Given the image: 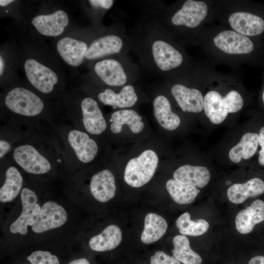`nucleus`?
I'll return each mask as SVG.
<instances>
[{
    "instance_id": "f257e3e1",
    "label": "nucleus",
    "mask_w": 264,
    "mask_h": 264,
    "mask_svg": "<svg viewBox=\"0 0 264 264\" xmlns=\"http://www.w3.org/2000/svg\"><path fill=\"white\" fill-rule=\"evenodd\" d=\"M243 104L242 95L236 90L229 91L224 97L217 91L208 92L204 97V110L214 124L222 123L228 113L240 111Z\"/></svg>"
},
{
    "instance_id": "f03ea898",
    "label": "nucleus",
    "mask_w": 264,
    "mask_h": 264,
    "mask_svg": "<svg viewBox=\"0 0 264 264\" xmlns=\"http://www.w3.org/2000/svg\"><path fill=\"white\" fill-rule=\"evenodd\" d=\"M158 161L157 154L151 149L146 150L138 156L131 158L125 169V182L134 188L145 185L154 176Z\"/></svg>"
},
{
    "instance_id": "7ed1b4c3",
    "label": "nucleus",
    "mask_w": 264,
    "mask_h": 264,
    "mask_svg": "<svg viewBox=\"0 0 264 264\" xmlns=\"http://www.w3.org/2000/svg\"><path fill=\"white\" fill-rule=\"evenodd\" d=\"M4 103L13 113L27 117L39 116L44 108V104L40 97L21 87L10 90L5 97Z\"/></svg>"
},
{
    "instance_id": "20e7f679",
    "label": "nucleus",
    "mask_w": 264,
    "mask_h": 264,
    "mask_svg": "<svg viewBox=\"0 0 264 264\" xmlns=\"http://www.w3.org/2000/svg\"><path fill=\"white\" fill-rule=\"evenodd\" d=\"M13 158L21 168L31 174H47L52 167L49 159L30 144L17 146L13 152Z\"/></svg>"
},
{
    "instance_id": "39448f33",
    "label": "nucleus",
    "mask_w": 264,
    "mask_h": 264,
    "mask_svg": "<svg viewBox=\"0 0 264 264\" xmlns=\"http://www.w3.org/2000/svg\"><path fill=\"white\" fill-rule=\"evenodd\" d=\"M22 210L20 215L10 226L9 231L13 234L22 235L27 234L28 226H32L41 206L38 202L36 193L28 188H23L21 193Z\"/></svg>"
},
{
    "instance_id": "423d86ee",
    "label": "nucleus",
    "mask_w": 264,
    "mask_h": 264,
    "mask_svg": "<svg viewBox=\"0 0 264 264\" xmlns=\"http://www.w3.org/2000/svg\"><path fill=\"white\" fill-rule=\"evenodd\" d=\"M67 219V213L62 206L55 201H48L41 207L32 230L35 233H42L62 226Z\"/></svg>"
},
{
    "instance_id": "0eeeda50",
    "label": "nucleus",
    "mask_w": 264,
    "mask_h": 264,
    "mask_svg": "<svg viewBox=\"0 0 264 264\" xmlns=\"http://www.w3.org/2000/svg\"><path fill=\"white\" fill-rule=\"evenodd\" d=\"M24 68L28 80L37 89L43 93L52 91L58 81L55 72L33 59L25 62Z\"/></svg>"
},
{
    "instance_id": "6e6552de",
    "label": "nucleus",
    "mask_w": 264,
    "mask_h": 264,
    "mask_svg": "<svg viewBox=\"0 0 264 264\" xmlns=\"http://www.w3.org/2000/svg\"><path fill=\"white\" fill-rule=\"evenodd\" d=\"M207 13L208 7L204 2L188 0L173 15L171 22L175 25L195 28L204 20Z\"/></svg>"
},
{
    "instance_id": "1a4fd4ad",
    "label": "nucleus",
    "mask_w": 264,
    "mask_h": 264,
    "mask_svg": "<svg viewBox=\"0 0 264 264\" xmlns=\"http://www.w3.org/2000/svg\"><path fill=\"white\" fill-rule=\"evenodd\" d=\"M213 42L218 48L229 54H247L254 49L253 43L248 37L233 30L219 33Z\"/></svg>"
},
{
    "instance_id": "9d476101",
    "label": "nucleus",
    "mask_w": 264,
    "mask_h": 264,
    "mask_svg": "<svg viewBox=\"0 0 264 264\" xmlns=\"http://www.w3.org/2000/svg\"><path fill=\"white\" fill-rule=\"evenodd\" d=\"M67 141L76 157L82 163H90L98 154L97 142L82 131L70 130L67 134Z\"/></svg>"
},
{
    "instance_id": "9b49d317",
    "label": "nucleus",
    "mask_w": 264,
    "mask_h": 264,
    "mask_svg": "<svg viewBox=\"0 0 264 264\" xmlns=\"http://www.w3.org/2000/svg\"><path fill=\"white\" fill-rule=\"evenodd\" d=\"M82 122L87 132L99 135L107 128V122L97 103L90 97L84 98L81 103Z\"/></svg>"
},
{
    "instance_id": "f8f14e48",
    "label": "nucleus",
    "mask_w": 264,
    "mask_h": 264,
    "mask_svg": "<svg viewBox=\"0 0 264 264\" xmlns=\"http://www.w3.org/2000/svg\"><path fill=\"white\" fill-rule=\"evenodd\" d=\"M152 54L157 67L163 71L176 68L183 62L180 52L168 43L161 40L153 43Z\"/></svg>"
},
{
    "instance_id": "ddd939ff",
    "label": "nucleus",
    "mask_w": 264,
    "mask_h": 264,
    "mask_svg": "<svg viewBox=\"0 0 264 264\" xmlns=\"http://www.w3.org/2000/svg\"><path fill=\"white\" fill-rule=\"evenodd\" d=\"M32 24L41 34L46 36H57L64 31L69 23L67 14L59 10L47 15H40L34 17Z\"/></svg>"
},
{
    "instance_id": "4468645a",
    "label": "nucleus",
    "mask_w": 264,
    "mask_h": 264,
    "mask_svg": "<svg viewBox=\"0 0 264 264\" xmlns=\"http://www.w3.org/2000/svg\"><path fill=\"white\" fill-rule=\"evenodd\" d=\"M177 103L184 112L198 113L204 108V98L201 92L181 84H175L171 89Z\"/></svg>"
},
{
    "instance_id": "2eb2a0df",
    "label": "nucleus",
    "mask_w": 264,
    "mask_h": 264,
    "mask_svg": "<svg viewBox=\"0 0 264 264\" xmlns=\"http://www.w3.org/2000/svg\"><path fill=\"white\" fill-rule=\"evenodd\" d=\"M89 189L92 196L97 201H109L115 196L116 190L113 174L108 169L98 172L91 177Z\"/></svg>"
},
{
    "instance_id": "dca6fc26",
    "label": "nucleus",
    "mask_w": 264,
    "mask_h": 264,
    "mask_svg": "<svg viewBox=\"0 0 264 264\" xmlns=\"http://www.w3.org/2000/svg\"><path fill=\"white\" fill-rule=\"evenodd\" d=\"M229 23L235 31L246 36H254L264 31V21L260 17L245 12L232 13Z\"/></svg>"
},
{
    "instance_id": "f3484780",
    "label": "nucleus",
    "mask_w": 264,
    "mask_h": 264,
    "mask_svg": "<svg viewBox=\"0 0 264 264\" xmlns=\"http://www.w3.org/2000/svg\"><path fill=\"white\" fill-rule=\"evenodd\" d=\"M94 71L98 77L107 85L119 87L127 81V75L122 65L117 60L105 59L97 62Z\"/></svg>"
},
{
    "instance_id": "a211bd4d",
    "label": "nucleus",
    "mask_w": 264,
    "mask_h": 264,
    "mask_svg": "<svg viewBox=\"0 0 264 264\" xmlns=\"http://www.w3.org/2000/svg\"><path fill=\"white\" fill-rule=\"evenodd\" d=\"M264 220V201L256 199L250 206L238 213L235 219L236 228L241 234H248L252 231L256 224Z\"/></svg>"
},
{
    "instance_id": "6ab92c4d",
    "label": "nucleus",
    "mask_w": 264,
    "mask_h": 264,
    "mask_svg": "<svg viewBox=\"0 0 264 264\" xmlns=\"http://www.w3.org/2000/svg\"><path fill=\"white\" fill-rule=\"evenodd\" d=\"M173 178L181 183L202 188L209 183L211 175L205 166L185 164L174 172Z\"/></svg>"
},
{
    "instance_id": "aec40b11",
    "label": "nucleus",
    "mask_w": 264,
    "mask_h": 264,
    "mask_svg": "<svg viewBox=\"0 0 264 264\" xmlns=\"http://www.w3.org/2000/svg\"><path fill=\"white\" fill-rule=\"evenodd\" d=\"M87 44L70 37H65L59 40L57 44L58 52L67 64L77 66L84 61L88 50Z\"/></svg>"
},
{
    "instance_id": "412c9836",
    "label": "nucleus",
    "mask_w": 264,
    "mask_h": 264,
    "mask_svg": "<svg viewBox=\"0 0 264 264\" xmlns=\"http://www.w3.org/2000/svg\"><path fill=\"white\" fill-rule=\"evenodd\" d=\"M123 46V41L120 37L108 35L94 41L88 48L85 58L94 60L107 55L119 53Z\"/></svg>"
},
{
    "instance_id": "4be33fe9",
    "label": "nucleus",
    "mask_w": 264,
    "mask_h": 264,
    "mask_svg": "<svg viewBox=\"0 0 264 264\" xmlns=\"http://www.w3.org/2000/svg\"><path fill=\"white\" fill-rule=\"evenodd\" d=\"M98 97L103 104L110 106L114 109L132 107L138 100L134 88L131 85L124 86L118 93L107 88L100 92Z\"/></svg>"
},
{
    "instance_id": "5701e85b",
    "label": "nucleus",
    "mask_w": 264,
    "mask_h": 264,
    "mask_svg": "<svg viewBox=\"0 0 264 264\" xmlns=\"http://www.w3.org/2000/svg\"><path fill=\"white\" fill-rule=\"evenodd\" d=\"M264 193V181L259 178H253L244 183H235L227 191L228 199L232 203L240 204L248 198Z\"/></svg>"
},
{
    "instance_id": "b1692460",
    "label": "nucleus",
    "mask_w": 264,
    "mask_h": 264,
    "mask_svg": "<svg viewBox=\"0 0 264 264\" xmlns=\"http://www.w3.org/2000/svg\"><path fill=\"white\" fill-rule=\"evenodd\" d=\"M110 129L113 133H118L123 125H127L134 133L140 132L144 129L142 117L135 110L124 109L113 112L110 116Z\"/></svg>"
},
{
    "instance_id": "393cba45",
    "label": "nucleus",
    "mask_w": 264,
    "mask_h": 264,
    "mask_svg": "<svg viewBox=\"0 0 264 264\" xmlns=\"http://www.w3.org/2000/svg\"><path fill=\"white\" fill-rule=\"evenodd\" d=\"M122 234L117 225L108 226L100 234L90 238L88 242L89 247L97 252H105L112 250L121 243Z\"/></svg>"
},
{
    "instance_id": "a878e982",
    "label": "nucleus",
    "mask_w": 264,
    "mask_h": 264,
    "mask_svg": "<svg viewBox=\"0 0 264 264\" xmlns=\"http://www.w3.org/2000/svg\"><path fill=\"white\" fill-rule=\"evenodd\" d=\"M155 118L159 125L168 131L177 129L180 124L179 116L171 109L169 100L164 95L156 96L153 102Z\"/></svg>"
},
{
    "instance_id": "bb28decb",
    "label": "nucleus",
    "mask_w": 264,
    "mask_h": 264,
    "mask_svg": "<svg viewBox=\"0 0 264 264\" xmlns=\"http://www.w3.org/2000/svg\"><path fill=\"white\" fill-rule=\"evenodd\" d=\"M259 145V135L256 132H247L228 153L229 159L234 163H239L242 159H248L256 154Z\"/></svg>"
},
{
    "instance_id": "cd10ccee",
    "label": "nucleus",
    "mask_w": 264,
    "mask_h": 264,
    "mask_svg": "<svg viewBox=\"0 0 264 264\" xmlns=\"http://www.w3.org/2000/svg\"><path fill=\"white\" fill-rule=\"evenodd\" d=\"M168 227L166 220L162 216L153 213L146 215L141 240L145 244H151L159 240L166 233Z\"/></svg>"
},
{
    "instance_id": "c85d7f7f",
    "label": "nucleus",
    "mask_w": 264,
    "mask_h": 264,
    "mask_svg": "<svg viewBox=\"0 0 264 264\" xmlns=\"http://www.w3.org/2000/svg\"><path fill=\"white\" fill-rule=\"evenodd\" d=\"M23 178L18 169L10 166L5 172L4 182L0 188V201L9 202L13 200L22 190Z\"/></svg>"
},
{
    "instance_id": "c756f323",
    "label": "nucleus",
    "mask_w": 264,
    "mask_h": 264,
    "mask_svg": "<svg viewBox=\"0 0 264 264\" xmlns=\"http://www.w3.org/2000/svg\"><path fill=\"white\" fill-rule=\"evenodd\" d=\"M173 257L183 264H201L202 259L190 247L189 239L184 235H178L173 240Z\"/></svg>"
},
{
    "instance_id": "7c9ffc66",
    "label": "nucleus",
    "mask_w": 264,
    "mask_h": 264,
    "mask_svg": "<svg viewBox=\"0 0 264 264\" xmlns=\"http://www.w3.org/2000/svg\"><path fill=\"white\" fill-rule=\"evenodd\" d=\"M166 187L172 199L179 204L192 203L199 192L197 187L181 183L174 179H169Z\"/></svg>"
},
{
    "instance_id": "2f4dec72",
    "label": "nucleus",
    "mask_w": 264,
    "mask_h": 264,
    "mask_svg": "<svg viewBox=\"0 0 264 264\" xmlns=\"http://www.w3.org/2000/svg\"><path fill=\"white\" fill-rule=\"evenodd\" d=\"M176 227L181 234L184 236H198L205 233L209 227L208 222L203 219L191 220L188 212L181 214L176 221Z\"/></svg>"
},
{
    "instance_id": "473e14b6",
    "label": "nucleus",
    "mask_w": 264,
    "mask_h": 264,
    "mask_svg": "<svg viewBox=\"0 0 264 264\" xmlns=\"http://www.w3.org/2000/svg\"><path fill=\"white\" fill-rule=\"evenodd\" d=\"M26 259L31 264H60L58 257L47 251H35Z\"/></svg>"
},
{
    "instance_id": "72a5a7b5",
    "label": "nucleus",
    "mask_w": 264,
    "mask_h": 264,
    "mask_svg": "<svg viewBox=\"0 0 264 264\" xmlns=\"http://www.w3.org/2000/svg\"><path fill=\"white\" fill-rule=\"evenodd\" d=\"M151 264H181L173 256L166 254L162 251H158L150 258Z\"/></svg>"
},
{
    "instance_id": "f704fd0d",
    "label": "nucleus",
    "mask_w": 264,
    "mask_h": 264,
    "mask_svg": "<svg viewBox=\"0 0 264 264\" xmlns=\"http://www.w3.org/2000/svg\"><path fill=\"white\" fill-rule=\"evenodd\" d=\"M259 145L261 150L259 152L258 161L262 166H264V126L262 127L259 132Z\"/></svg>"
},
{
    "instance_id": "c9c22d12",
    "label": "nucleus",
    "mask_w": 264,
    "mask_h": 264,
    "mask_svg": "<svg viewBox=\"0 0 264 264\" xmlns=\"http://www.w3.org/2000/svg\"><path fill=\"white\" fill-rule=\"evenodd\" d=\"M88 2L94 7L109 9L112 6L114 1L111 0H90Z\"/></svg>"
},
{
    "instance_id": "e433bc0d",
    "label": "nucleus",
    "mask_w": 264,
    "mask_h": 264,
    "mask_svg": "<svg viewBox=\"0 0 264 264\" xmlns=\"http://www.w3.org/2000/svg\"><path fill=\"white\" fill-rule=\"evenodd\" d=\"M11 145L10 143L6 139L0 140V158L2 159L10 150Z\"/></svg>"
},
{
    "instance_id": "4c0bfd02",
    "label": "nucleus",
    "mask_w": 264,
    "mask_h": 264,
    "mask_svg": "<svg viewBox=\"0 0 264 264\" xmlns=\"http://www.w3.org/2000/svg\"><path fill=\"white\" fill-rule=\"evenodd\" d=\"M248 264H264V256L254 257L249 261Z\"/></svg>"
},
{
    "instance_id": "58836bf2",
    "label": "nucleus",
    "mask_w": 264,
    "mask_h": 264,
    "mask_svg": "<svg viewBox=\"0 0 264 264\" xmlns=\"http://www.w3.org/2000/svg\"><path fill=\"white\" fill-rule=\"evenodd\" d=\"M68 264H90L89 261L85 258H79L71 261Z\"/></svg>"
},
{
    "instance_id": "ea45409f",
    "label": "nucleus",
    "mask_w": 264,
    "mask_h": 264,
    "mask_svg": "<svg viewBox=\"0 0 264 264\" xmlns=\"http://www.w3.org/2000/svg\"><path fill=\"white\" fill-rule=\"evenodd\" d=\"M13 0H0V5L1 6H5L10 3L13 2Z\"/></svg>"
},
{
    "instance_id": "a19ab883",
    "label": "nucleus",
    "mask_w": 264,
    "mask_h": 264,
    "mask_svg": "<svg viewBox=\"0 0 264 264\" xmlns=\"http://www.w3.org/2000/svg\"><path fill=\"white\" fill-rule=\"evenodd\" d=\"M4 61H3L2 57L0 56V76H1V75H2V73H3V69H4Z\"/></svg>"
},
{
    "instance_id": "79ce46f5",
    "label": "nucleus",
    "mask_w": 264,
    "mask_h": 264,
    "mask_svg": "<svg viewBox=\"0 0 264 264\" xmlns=\"http://www.w3.org/2000/svg\"><path fill=\"white\" fill-rule=\"evenodd\" d=\"M262 98H263V102L264 103V92H263V93Z\"/></svg>"
}]
</instances>
